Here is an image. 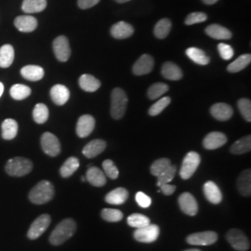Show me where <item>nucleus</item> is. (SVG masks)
<instances>
[{"label":"nucleus","instance_id":"f3484780","mask_svg":"<svg viewBox=\"0 0 251 251\" xmlns=\"http://www.w3.org/2000/svg\"><path fill=\"white\" fill-rule=\"evenodd\" d=\"M204 195L208 202L218 205L223 201V194L218 185L213 181H206L203 187Z\"/></svg>","mask_w":251,"mask_h":251},{"label":"nucleus","instance_id":"a211bd4d","mask_svg":"<svg viewBox=\"0 0 251 251\" xmlns=\"http://www.w3.org/2000/svg\"><path fill=\"white\" fill-rule=\"evenodd\" d=\"M134 34V28L125 22H119L111 27V36L116 39H126Z\"/></svg>","mask_w":251,"mask_h":251},{"label":"nucleus","instance_id":"7ed1b4c3","mask_svg":"<svg viewBox=\"0 0 251 251\" xmlns=\"http://www.w3.org/2000/svg\"><path fill=\"white\" fill-rule=\"evenodd\" d=\"M127 96L125 91L116 88L111 93V116L114 119H121L125 115Z\"/></svg>","mask_w":251,"mask_h":251},{"label":"nucleus","instance_id":"ddd939ff","mask_svg":"<svg viewBox=\"0 0 251 251\" xmlns=\"http://www.w3.org/2000/svg\"><path fill=\"white\" fill-rule=\"evenodd\" d=\"M95 127V119L90 115L81 116L76 124V134L79 138L90 136Z\"/></svg>","mask_w":251,"mask_h":251},{"label":"nucleus","instance_id":"4c0bfd02","mask_svg":"<svg viewBox=\"0 0 251 251\" xmlns=\"http://www.w3.org/2000/svg\"><path fill=\"white\" fill-rule=\"evenodd\" d=\"M126 223L130 227H133L135 229L143 228L144 226L151 224L150 219L148 217H146L144 214H140V213H133V214L128 216Z\"/></svg>","mask_w":251,"mask_h":251},{"label":"nucleus","instance_id":"ea45409f","mask_svg":"<svg viewBox=\"0 0 251 251\" xmlns=\"http://www.w3.org/2000/svg\"><path fill=\"white\" fill-rule=\"evenodd\" d=\"M169 90V86L165 83H154L148 89L147 95L150 100L158 99Z\"/></svg>","mask_w":251,"mask_h":251},{"label":"nucleus","instance_id":"37998d69","mask_svg":"<svg viewBox=\"0 0 251 251\" xmlns=\"http://www.w3.org/2000/svg\"><path fill=\"white\" fill-rule=\"evenodd\" d=\"M171 99L170 97H164L162 99L158 100L155 103H153L152 106L149 109V115L151 117H156L159 114L169 106L171 103Z\"/></svg>","mask_w":251,"mask_h":251},{"label":"nucleus","instance_id":"49530a36","mask_svg":"<svg viewBox=\"0 0 251 251\" xmlns=\"http://www.w3.org/2000/svg\"><path fill=\"white\" fill-rule=\"evenodd\" d=\"M238 109L242 115V117L245 118L246 121L251 122V100L240 99L237 102Z\"/></svg>","mask_w":251,"mask_h":251},{"label":"nucleus","instance_id":"c85d7f7f","mask_svg":"<svg viewBox=\"0 0 251 251\" xmlns=\"http://www.w3.org/2000/svg\"><path fill=\"white\" fill-rule=\"evenodd\" d=\"M81 89L87 92H95L100 87V82L91 75H82L79 78Z\"/></svg>","mask_w":251,"mask_h":251},{"label":"nucleus","instance_id":"4be33fe9","mask_svg":"<svg viewBox=\"0 0 251 251\" xmlns=\"http://www.w3.org/2000/svg\"><path fill=\"white\" fill-rule=\"evenodd\" d=\"M205 32L207 36L218 40H228L233 36L229 29L220 25H210L206 27Z\"/></svg>","mask_w":251,"mask_h":251},{"label":"nucleus","instance_id":"7c9ffc66","mask_svg":"<svg viewBox=\"0 0 251 251\" xmlns=\"http://www.w3.org/2000/svg\"><path fill=\"white\" fill-rule=\"evenodd\" d=\"M47 8V0H24L22 9L25 13L41 12Z\"/></svg>","mask_w":251,"mask_h":251},{"label":"nucleus","instance_id":"58836bf2","mask_svg":"<svg viewBox=\"0 0 251 251\" xmlns=\"http://www.w3.org/2000/svg\"><path fill=\"white\" fill-rule=\"evenodd\" d=\"M33 118L37 124H44L49 119V109L44 103H37L33 111Z\"/></svg>","mask_w":251,"mask_h":251},{"label":"nucleus","instance_id":"13d9d810","mask_svg":"<svg viewBox=\"0 0 251 251\" xmlns=\"http://www.w3.org/2000/svg\"><path fill=\"white\" fill-rule=\"evenodd\" d=\"M81 180H82V181H86V180H87V179H86V177H82V178H81Z\"/></svg>","mask_w":251,"mask_h":251},{"label":"nucleus","instance_id":"bb28decb","mask_svg":"<svg viewBox=\"0 0 251 251\" xmlns=\"http://www.w3.org/2000/svg\"><path fill=\"white\" fill-rule=\"evenodd\" d=\"M22 75L29 81L41 80L44 76V69L38 65H26L21 70Z\"/></svg>","mask_w":251,"mask_h":251},{"label":"nucleus","instance_id":"8fccbe9b","mask_svg":"<svg viewBox=\"0 0 251 251\" xmlns=\"http://www.w3.org/2000/svg\"><path fill=\"white\" fill-rule=\"evenodd\" d=\"M136 202L139 206L144 208H147L148 206H151L152 204V199L150 197H148L147 195H145L144 192H138L135 196Z\"/></svg>","mask_w":251,"mask_h":251},{"label":"nucleus","instance_id":"6e6d98bb","mask_svg":"<svg viewBox=\"0 0 251 251\" xmlns=\"http://www.w3.org/2000/svg\"><path fill=\"white\" fill-rule=\"evenodd\" d=\"M117 3H126V2H128L130 0H116Z\"/></svg>","mask_w":251,"mask_h":251},{"label":"nucleus","instance_id":"c9c22d12","mask_svg":"<svg viewBox=\"0 0 251 251\" xmlns=\"http://www.w3.org/2000/svg\"><path fill=\"white\" fill-rule=\"evenodd\" d=\"M251 62V54H243L234 62L230 63L227 67V71L230 73H238L244 70Z\"/></svg>","mask_w":251,"mask_h":251},{"label":"nucleus","instance_id":"20e7f679","mask_svg":"<svg viewBox=\"0 0 251 251\" xmlns=\"http://www.w3.org/2000/svg\"><path fill=\"white\" fill-rule=\"evenodd\" d=\"M6 172L13 177H23L33 170V163L25 157H14L6 164Z\"/></svg>","mask_w":251,"mask_h":251},{"label":"nucleus","instance_id":"0eeeda50","mask_svg":"<svg viewBox=\"0 0 251 251\" xmlns=\"http://www.w3.org/2000/svg\"><path fill=\"white\" fill-rule=\"evenodd\" d=\"M160 233V229L156 225H148L143 228L136 229L133 233V237L138 242L150 244L157 240Z\"/></svg>","mask_w":251,"mask_h":251},{"label":"nucleus","instance_id":"412c9836","mask_svg":"<svg viewBox=\"0 0 251 251\" xmlns=\"http://www.w3.org/2000/svg\"><path fill=\"white\" fill-rule=\"evenodd\" d=\"M50 97L55 104L63 105L70 98V91L65 86L58 84L51 88Z\"/></svg>","mask_w":251,"mask_h":251},{"label":"nucleus","instance_id":"3c124183","mask_svg":"<svg viewBox=\"0 0 251 251\" xmlns=\"http://www.w3.org/2000/svg\"><path fill=\"white\" fill-rule=\"evenodd\" d=\"M100 0H77V5L82 9H90L96 6Z\"/></svg>","mask_w":251,"mask_h":251},{"label":"nucleus","instance_id":"864d4df0","mask_svg":"<svg viewBox=\"0 0 251 251\" xmlns=\"http://www.w3.org/2000/svg\"><path fill=\"white\" fill-rule=\"evenodd\" d=\"M219 0H202V2L206 5H214Z\"/></svg>","mask_w":251,"mask_h":251},{"label":"nucleus","instance_id":"a18cd8bd","mask_svg":"<svg viewBox=\"0 0 251 251\" xmlns=\"http://www.w3.org/2000/svg\"><path fill=\"white\" fill-rule=\"evenodd\" d=\"M102 168L104 171V174L108 178L111 179H116L119 176V171L116 166V164L111 159H106L102 162Z\"/></svg>","mask_w":251,"mask_h":251},{"label":"nucleus","instance_id":"aec40b11","mask_svg":"<svg viewBox=\"0 0 251 251\" xmlns=\"http://www.w3.org/2000/svg\"><path fill=\"white\" fill-rule=\"evenodd\" d=\"M106 148V143L103 140L96 139L90 142L83 148V154L88 158H94L100 153L103 152Z\"/></svg>","mask_w":251,"mask_h":251},{"label":"nucleus","instance_id":"6ab92c4d","mask_svg":"<svg viewBox=\"0 0 251 251\" xmlns=\"http://www.w3.org/2000/svg\"><path fill=\"white\" fill-rule=\"evenodd\" d=\"M14 25L20 32L30 33L36 30L37 27V20L30 15L18 16L14 21Z\"/></svg>","mask_w":251,"mask_h":251},{"label":"nucleus","instance_id":"4d7b16f0","mask_svg":"<svg viewBox=\"0 0 251 251\" xmlns=\"http://www.w3.org/2000/svg\"><path fill=\"white\" fill-rule=\"evenodd\" d=\"M199 251V250H196V249H192V250H185V251Z\"/></svg>","mask_w":251,"mask_h":251},{"label":"nucleus","instance_id":"1a4fd4ad","mask_svg":"<svg viewBox=\"0 0 251 251\" xmlns=\"http://www.w3.org/2000/svg\"><path fill=\"white\" fill-rule=\"evenodd\" d=\"M219 235L214 231L192 233L186 237V241L193 246H210L218 241Z\"/></svg>","mask_w":251,"mask_h":251},{"label":"nucleus","instance_id":"5701e85b","mask_svg":"<svg viewBox=\"0 0 251 251\" xmlns=\"http://www.w3.org/2000/svg\"><path fill=\"white\" fill-rule=\"evenodd\" d=\"M86 179L95 187H102L106 184V176L104 172L96 167H91L88 170Z\"/></svg>","mask_w":251,"mask_h":251},{"label":"nucleus","instance_id":"dca6fc26","mask_svg":"<svg viewBox=\"0 0 251 251\" xmlns=\"http://www.w3.org/2000/svg\"><path fill=\"white\" fill-rule=\"evenodd\" d=\"M210 114L219 121H227L233 117V110L229 104L219 102L210 108Z\"/></svg>","mask_w":251,"mask_h":251},{"label":"nucleus","instance_id":"2eb2a0df","mask_svg":"<svg viewBox=\"0 0 251 251\" xmlns=\"http://www.w3.org/2000/svg\"><path fill=\"white\" fill-rule=\"evenodd\" d=\"M227 143V137L223 132L213 131L206 135L203 141V145L207 150H215L221 148Z\"/></svg>","mask_w":251,"mask_h":251},{"label":"nucleus","instance_id":"473e14b6","mask_svg":"<svg viewBox=\"0 0 251 251\" xmlns=\"http://www.w3.org/2000/svg\"><path fill=\"white\" fill-rule=\"evenodd\" d=\"M251 150V136L248 135L245 136L238 141H236L231 146L230 151L233 154H243L246 152H249Z\"/></svg>","mask_w":251,"mask_h":251},{"label":"nucleus","instance_id":"6e6552de","mask_svg":"<svg viewBox=\"0 0 251 251\" xmlns=\"http://www.w3.org/2000/svg\"><path fill=\"white\" fill-rule=\"evenodd\" d=\"M50 222L51 218L49 214H42L39 216L30 226L27 233V237L31 240L37 239L45 233L46 230L50 225Z\"/></svg>","mask_w":251,"mask_h":251},{"label":"nucleus","instance_id":"39448f33","mask_svg":"<svg viewBox=\"0 0 251 251\" xmlns=\"http://www.w3.org/2000/svg\"><path fill=\"white\" fill-rule=\"evenodd\" d=\"M201 162V157L197 152H189L181 164L179 176L181 179H188L196 173Z\"/></svg>","mask_w":251,"mask_h":251},{"label":"nucleus","instance_id":"f257e3e1","mask_svg":"<svg viewBox=\"0 0 251 251\" xmlns=\"http://www.w3.org/2000/svg\"><path fill=\"white\" fill-rule=\"evenodd\" d=\"M76 231V223L73 219H65L55 227L50 236V242L53 246H60L70 239Z\"/></svg>","mask_w":251,"mask_h":251},{"label":"nucleus","instance_id":"5fc2aeb1","mask_svg":"<svg viewBox=\"0 0 251 251\" xmlns=\"http://www.w3.org/2000/svg\"><path fill=\"white\" fill-rule=\"evenodd\" d=\"M3 92H4V85H3V84L0 82V97L2 96Z\"/></svg>","mask_w":251,"mask_h":251},{"label":"nucleus","instance_id":"72a5a7b5","mask_svg":"<svg viewBox=\"0 0 251 251\" xmlns=\"http://www.w3.org/2000/svg\"><path fill=\"white\" fill-rule=\"evenodd\" d=\"M78 168H79V160L74 156L69 157L66 161L63 163V165L60 170V174L63 178H69L75 171L78 170Z\"/></svg>","mask_w":251,"mask_h":251},{"label":"nucleus","instance_id":"e433bc0d","mask_svg":"<svg viewBox=\"0 0 251 251\" xmlns=\"http://www.w3.org/2000/svg\"><path fill=\"white\" fill-rule=\"evenodd\" d=\"M10 96L16 100H22L26 99L30 94H31V89L23 84H16L13 85L10 89Z\"/></svg>","mask_w":251,"mask_h":251},{"label":"nucleus","instance_id":"f03ea898","mask_svg":"<svg viewBox=\"0 0 251 251\" xmlns=\"http://www.w3.org/2000/svg\"><path fill=\"white\" fill-rule=\"evenodd\" d=\"M53 184L49 180H41L29 193V199L36 205H42L50 202L54 197Z\"/></svg>","mask_w":251,"mask_h":251},{"label":"nucleus","instance_id":"c756f323","mask_svg":"<svg viewBox=\"0 0 251 251\" xmlns=\"http://www.w3.org/2000/svg\"><path fill=\"white\" fill-rule=\"evenodd\" d=\"M186 55L189 59L199 65H206L210 62V59L206 52L198 48H189L186 50Z\"/></svg>","mask_w":251,"mask_h":251},{"label":"nucleus","instance_id":"f8f14e48","mask_svg":"<svg viewBox=\"0 0 251 251\" xmlns=\"http://www.w3.org/2000/svg\"><path fill=\"white\" fill-rule=\"evenodd\" d=\"M179 206L181 211L189 216H196L198 212V204L195 197L188 192L181 194L179 197Z\"/></svg>","mask_w":251,"mask_h":251},{"label":"nucleus","instance_id":"393cba45","mask_svg":"<svg viewBox=\"0 0 251 251\" xmlns=\"http://www.w3.org/2000/svg\"><path fill=\"white\" fill-rule=\"evenodd\" d=\"M237 189L243 197H251V171H243L237 179Z\"/></svg>","mask_w":251,"mask_h":251},{"label":"nucleus","instance_id":"a878e982","mask_svg":"<svg viewBox=\"0 0 251 251\" xmlns=\"http://www.w3.org/2000/svg\"><path fill=\"white\" fill-rule=\"evenodd\" d=\"M162 75L169 80L177 81L181 79L182 72L179 66L174 63L167 62L161 68Z\"/></svg>","mask_w":251,"mask_h":251},{"label":"nucleus","instance_id":"c03bdc74","mask_svg":"<svg viewBox=\"0 0 251 251\" xmlns=\"http://www.w3.org/2000/svg\"><path fill=\"white\" fill-rule=\"evenodd\" d=\"M171 165V162L169 158H159L152 163L150 168V171L153 176L157 177Z\"/></svg>","mask_w":251,"mask_h":251},{"label":"nucleus","instance_id":"f704fd0d","mask_svg":"<svg viewBox=\"0 0 251 251\" xmlns=\"http://www.w3.org/2000/svg\"><path fill=\"white\" fill-rule=\"evenodd\" d=\"M171 26H172V24H171L170 19H161L160 21L157 22V24L154 26V29H153L154 36L159 39L166 38L171 32Z\"/></svg>","mask_w":251,"mask_h":251},{"label":"nucleus","instance_id":"b1692460","mask_svg":"<svg viewBox=\"0 0 251 251\" xmlns=\"http://www.w3.org/2000/svg\"><path fill=\"white\" fill-rule=\"evenodd\" d=\"M128 198L127 190L122 187L114 189L105 196V202L110 205H122Z\"/></svg>","mask_w":251,"mask_h":251},{"label":"nucleus","instance_id":"09e8293b","mask_svg":"<svg viewBox=\"0 0 251 251\" xmlns=\"http://www.w3.org/2000/svg\"><path fill=\"white\" fill-rule=\"evenodd\" d=\"M218 50L220 52L221 57L224 59V60H231L233 58V49L230 45L228 44H225V43H220L218 45Z\"/></svg>","mask_w":251,"mask_h":251},{"label":"nucleus","instance_id":"423d86ee","mask_svg":"<svg viewBox=\"0 0 251 251\" xmlns=\"http://www.w3.org/2000/svg\"><path fill=\"white\" fill-rule=\"evenodd\" d=\"M226 239L235 251H247L251 248L248 236L239 229H231L226 233Z\"/></svg>","mask_w":251,"mask_h":251},{"label":"nucleus","instance_id":"79ce46f5","mask_svg":"<svg viewBox=\"0 0 251 251\" xmlns=\"http://www.w3.org/2000/svg\"><path fill=\"white\" fill-rule=\"evenodd\" d=\"M177 171V167L171 165L168 169L162 172L159 176H157V183L156 185L159 187L162 184L170 183L172 179H174L175 174Z\"/></svg>","mask_w":251,"mask_h":251},{"label":"nucleus","instance_id":"4468645a","mask_svg":"<svg viewBox=\"0 0 251 251\" xmlns=\"http://www.w3.org/2000/svg\"><path fill=\"white\" fill-rule=\"evenodd\" d=\"M154 62L152 56L149 54L142 55L134 63L132 71L136 75H144L152 72Z\"/></svg>","mask_w":251,"mask_h":251},{"label":"nucleus","instance_id":"9b49d317","mask_svg":"<svg viewBox=\"0 0 251 251\" xmlns=\"http://www.w3.org/2000/svg\"><path fill=\"white\" fill-rule=\"evenodd\" d=\"M53 52L56 58L62 63H65L69 60L71 49L66 36H60L55 38L53 41Z\"/></svg>","mask_w":251,"mask_h":251},{"label":"nucleus","instance_id":"de8ad7c7","mask_svg":"<svg viewBox=\"0 0 251 251\" xmlns=\"http://www.w3.org/2000/svg\"><path fill=\"white\" fill-rule=\"evenodd\" d=\"M206 19H207V16L204 12H193L186 17L184 23L186 25H197L200 23H204V22H206Z\"/></svg>","mask_w":251,"mask_h":251},{"label":"nucleus","instance_id":"2f4dec72","mask_svg":"<svg viewBox=\"0 0 251 251\" xmlns=\"http://www.w3.org/2000/svg\"><path fill=\"white\" fill-rule=\"evenodd\" d=\"M14 61V49L11 45L2 46L0 48V67L8 68Z\"/></svg>","mask_w":251,"mask_h":251},{"label":"nucleus","instance_id":"a19ab883","mask_svg":"<svg viewBox=\"0 0 251 251\" xmlns=\"http://www.w3.org/2000/svg\"><path fill=\"white\" fill-rule=\"evenodd\" d=\"M101 218L109 223H118L123 219L122 211L115 208H104L101 210Z\"/></svg>","mask_w":251,"mask_h":251},{"label":"nucleus","instance_id":"cd10ccee","mask_svg":"<svg viewBox=\"0 0 251 251\" xmlns=\"http://www.w3.org/2000/svg\"><path fill=\"white\" fill-rule=\"evenodd\" d=\"M18 123L11 118L4 120L2 123V138L4 140H12L17 136Z\"/></svg>","mask_w":251,"mask_h":251},{"label":"nucleus","instance_id":"603ef678","mask_svg":"<svg viewBox=\"0 0 251 251\" xmlns=\"http://www.w3.org/2000/svg\"><path fill=\"white\" fill-rule=\"evenodd\" d=\"M161 189V192L165 195V196H171L175 190H176V186L175 185H171L169 183L166 184H162L161 186H159Z\"/></svg>","mask_w":251,"mask_h":251},{"label":"nucleus","instance_id":"9d476101","mask_svg":"<svg viewBox=\"0 0 251 251\" xmlns=\"http://www.w3.org/2000/svg\"><path fill=\"white\" fill-rule=\"evenodd\" d=\"M41 147L46 154L57 156L61 152V144L58 138L50 132H45L41 137Z\"/></svg>","mask_w":251,"mask_h":251}]
</instances>
